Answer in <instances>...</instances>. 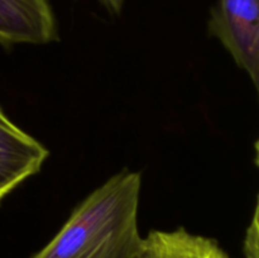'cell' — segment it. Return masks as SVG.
I'll list each match as a JSON object with an SVG mask.
<instances>
[{"label":"cell","instance_id":"obj_1","mask_svg":"<svg viewBox=\"0 0 259 258\" xmlns=\"http://www.w3.org/2000/svg\"><path fill=\"white\" fill-rule=\"evenodd\" d=\"M142 174L123 169L86 196L57 234L29 258H134Z\"/></svg>","mask_w":259,"mask_h":258},{"label":"cell","instance_id":"obj_2","mask_svg":"<svg viewBox=\"0 0 259 258\" xmlns=\"http://www.w3.org/2000/svg\"><path fill=\"white\" fill-rule=\"evenodd\" d=\"M207 30L247 72L259 101V0H217Z\"/></svg>","mask_w":259,"mask_h":258},{"label":"cell","instance_id":"obj_3","mask_svg":"<svg viewBox=\"0 0 259 258\" xmlns=\"http://www.w3.org/2000/svg\"><path fill=\"white\" fill-rule=\"evenodd\" d=\"M50 151L13 123L0 106V202L40 171Z\"/></svg>","mask_w":259,"mask_h":258},{"label":"cell","instance_id":"obj_4","mask_svg":"<svg viewBox=\"0 0 259 258\" xmlns=\"http://www.w3.org/2000/svg\"><path fill=\"white\" fill-rule=\"evenodd\" d=\"M50 0H0V45H48L58 40Z\"/></svg>","mask_w":259,"mask_h":258},{"label":"cell","instance_id":"obj_5","mask_svg":"<svg viewBox=\"0 0 259 258\" xmlns=\"http://www.w3.org/2000/svg\"><path fill=\"white\" fill-rule=\"evenodd\" d=\"M134 258H230L218 240L180 227L151 230L143 237Z\"/></svg>","mask_w":259,"mask_h":258},{"label":"cell","instance_id":"obj_6","mask_svg":"<svg viewBox=\"0 0 259 258\" xmlns=\"http://www.w3.org/2000/svg\"><path fill=\"white\" fill-rule=\"evenodd\" d=\"M243 252L245 258H259V192L255 200L252 219L245 230Z\"/></svg>","mask_w":259,"mask_h":258},{"label":"cell","instance_id":"obj_7","mask_svg":"<svg viewBox=\"0 0 259 258\" xmlns=\"http://www.w3.org/2000/svg\"><path fill=\"white\" fill-rule=\"evenodd\" d=\"M99 2L113 14H120L125 4V0H99Z\"/></svg>","mask_w":259,"mask_h":258},{"label":"cell","instance_id":"obj_8","mask_svg":"<svg viewBox=\"0 0 259 258\" xmlns=\"http://www.w3.org/2000/svg\"><path fill=\"white\" fill-rule=\"evenodd\" d=\"M254 149H255V164H257L258 168H259V137L254 144Z\"/></svg>","mask_w":259,"mask_h":258}]
</instances>
